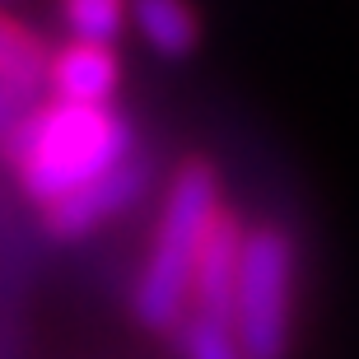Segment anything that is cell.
<instances>
[{
    "mask_svg": "<svg viewBox=\"0 0 359 359\" xmlns=\"http://www.w3.org/2000/svg\"><path fill=\"white\" fill-rule=\"evenodd\" d=\"M0 154L14 168L28 201L52 210L56 201L84 191L103 173L135 154V126L117 107H70V103H38L24 107Z\"/></svg>",
    "mask_w": 359,
    "mask_h": 359,
    "instance_id": "1",
    "label": "cell"
},
{
    "mask_svg": "<svg viewBox=\"0 0 359 359\" xmlns=\"http://www.w3.org/2000/svg\"><path fill=\"white\" fill-rule=\"evenodd\" d=\"M219 173L205 159H191L177 168L168 201H163L159 229H154V248L135 285V318L149 332H177L191 304V276H196V257L205 243V229L219 215Z\"/></svg>",
    "mask_w": 359,
    "mask_h": 359,
    "instance_id": "2",
    "label": "cell"
},
{
    "mask_svg": "<svg viewBox=\"0 0 359 359\" xmlns=\"http://www.w3.org/2000/svg\"><path fill=\"white\" fill-rule=\"evenodd\" d=\"M290 294H294V243L276 224L243 233L238 285H233V341L243 359L290 355Z\"/></svg>",
    "mask_w": 359,
    "mask_h": 359,
    "instance_id": "3",
    "label": "cell"
},
{
    "mask_svg": "<svg viewBox=\"0 0 359 359\" xmlns=\"http://www.w3.org/2000/svg\"><path fill=\"white\" fill-rule=\"evenodd\" d=\"M145 191H149V163L145 154H131L126 163H117L112 173H103L84 191L56 201L52 210H42V219H47L52 238H84L93 229H103L107 219L126 215L135 201H145Z\"/></svg>",
    "mask_w": 359,
    "mask_h": 359,
    "instance_id": "4",
    "label": "cell"
},
{
    "mask_svg": "<svg viewBox=\"0 0 359 359\" xmlns=\"http://www.w3.org/2000/svg\"><path fill=\"white\" fill-rule=\"evenodd\" d=\"M243 233H248L243 219L233 210L219 205V215H215L210 229H205V243H201L187 313H196V318H215V322H229V327H233V285H238Z\"/></svg>",
    "mask_w": 359,
    "mask_h": 359,
    "instance_id": "5",
    "label": "cell"
},
{
    "mask_svg": "<svg viewBox=\"0 0 359 359\" xmlns=\"http://www.w3.org/2000/svg\"><path fill=\"white\" fill-rule=\"evenodd\" d=\"M121 84V61L112 47H89V42H61L47 56V80L42 93L52 103L70 107H112V93Z\"/></svg>",
    "mask_w": 359,
    "mask_h": 359,
    "instance_id": "6",
    "label": "cell"
},
{
    "mask_svg": "<svg viewBox=\"0 0 359 359\" xmlns=\"http://www.w3.org/2000/svg\"><path fill=\"white\" fill-rule=\"evenodd\" d=\"M126 24H135L145 47L163 61H182L201 47V14L191 0H131Z\"/></svg>",
    "mask_w": 359,
    "mask_h": 359,
    "instance_id": "7",
    "label": "cell"
},
{
    "mask_svg": "<svg viewBox=\"0 0 359 359\" xmlns=\"http://www.w3.org/2000/svg\"><path fill=\"white\" fill-rule=\"evenodd\" d=\"M47 56H52V47L33 28L0 10V89L14 93L19 103H33L47 80Z\"/></svg>",
    "mask_w": 359,
    "mask_h": 359,
    "instance_id": "8",
    "label": "cell"
},
{
    "mask_svg": "<svg viewBox=\"0 0 359 359\" xmlns=\"http://www.w3.org/2000/svg\"><path fill=\"white\" fill-rule=\"evenodd\" d=\"M131 0H61V24L70 28V42L112 47L126 28Z\"/></svg>",
    "mask_w": 359,
    "mask_h": 359,
    "instance_id": "9",
    "label": "cell"
},
{
    "mask_svg": "<svg viewBox=\"0 0 359 359\" xmlns=\"http://www.w3.org/2000/svg\"><path fill=\"white\" fill-rule=\"evenodd\" d=\"M177 355L182 359H243L238 341H233V327L229 322H215V318H196V313H187L177 322Z\"/></svg>",
    "mask_w": 359,
    "mask_h": 359,
    "instance_id": "10",
    "label": "cell"
},
{
    "mask_svg": "<svg viewBox=\"0 0 359 359\" xmlns=\"http://www.w3.org/2000/svg\"><path fill=\"white\" fill-rule=\"evenodd\" d=\"M24 107H28V103H19L14 93L0 89V140H5V131H10L14 121H19V112H24Z\"/></svg>",
    "mask_w": 359,
    "mask_h": 359,
    "instance_id": "11",
    "label": "cell"
},
{
    "mask_svg": "<svg viewBox=\"0 0 359 359\" xmlns=\"http://www.w3.org/2000/svg\"><path fill=\"white\" fill-rule=\"evenodd\" d=\"M0 5H10V0H0Z\"/></svg>",
    "mask_w": 359,
    "mask_h": 359,
    "instance_id": "12",
    "label": "cell"
}]
</instances>
